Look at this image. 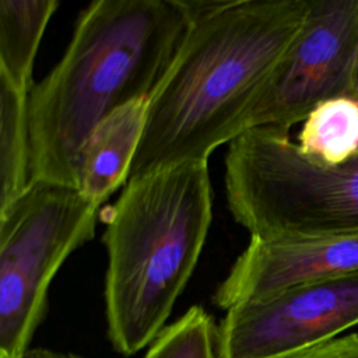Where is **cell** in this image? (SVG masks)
I'll use <instances>...</instances> for the list:
<instances>
[{
  "instance_id": "obj_14",
  "label": "cell",
  "mask_w": 358,
  "mask_h": 358,
  "mask_svg": "<svg viewBox=\"0 0 358 358\" xmlns=\"http://www.w3.org/2000/svg\"><path fill=\"white\" fill-rule=\"evenodd\" d=\"M289 358H358V333L340 336Z\"/></svg>"
},
{
  "instance_id": "obj_2",
  "label": "cell",
  "mask_w": 358,
  "mask_h": 358,
  "mask_svg": "<svg viewBox=\"0 0 358 358\" xmlns=\"http://www.w3.org/2000/svg\"><path fill=\"white\" fill-rule=\"evenodd\" d=\"M185 0H96L29 94L31 182L78 189L84 147L119 106L148 96L187 27Z\"/></svg>"
},
{
  "instance_id": "obj_4",
  "label": "cell",
  "mask_w": 358,
  "mask_h": 358,
  "mask_svg": "<svg viewBox=\"0 0 358 358\" xmlns=\"http://www.w3.org/2000/svg\"><path fill=\"white\" fill-rule=\"evenodd\" d=\"M289 131L253 127L228 144V208L250 238L358 234V154L326 166L303 155Z\"/></svg>"
},
{
  "instance_id": "obj_5",
  "label": "cell",
  "mask_w": 358,
  "mask_h": 358,
  "mask_svg": "<svg viewBox=\"0 0 358 358\" xmlns=\"http://www.w3.org/2000/svg\"><path fill=\"white\" fill-rule=\"evenodd\" d=\"M99 208L78 189L31 182L0 213V358H22L32 348L50 282L94 238Z\"/></svg>"
},
{
  "instance_id": "obj_7",
  "label": "cell",
  "mask_w": 358,
  "mask_h": 358,
  "mask_svg": "<svg viewBox=\"0 0 358 358\" xmlns=\"http://www.w3.org/2000/svg\"><path fill=\"white\" fill-rule=\"evenodd\" d=\"M221 358H289L358 326V271L301 284L225 310Z\"/></svg>"
},
{
  "instance_id": "obj_9",
  "label": "cell",
  "mask_w": 358,
  "mask_h": 358,
  "mask_svg": "<svg viewBox=\"0 0 358 358\" xmlns=\"http://www.w3.org/2000/svg\"><path fill=\"white\" fill-rule=\"evenodd\" d=\"M147 99H133L105 116L84 147L78 190L98 207L129 180L145 126Z\"/></svg>"
},
{
  "instance_id": "obj_11",
  "label": "cell",
  "mask_w": 358,
  "mask_h": 358,
  "mask_svg": "<svg viewBox=\"0 0 358 358\" xmlns=\"http://www.w3.org/2000/svg\"><path fill=\"white\" fill-rule=\"evenodd\" d=\"M296 145L326 166L350 161L358 154V99L347 95L317 105L303 120Z\"/></svg>"
},
{
  "instance_id": "obj_8",
  "label": "cell",
  "mask_w": 358,
  "mask_h": 358,
  "mask_svg": "<svg viewBox=\"0 0 358 358\" xmlns=\"http://www.w3.org/2000/svg\"><path fill=\"white\" fill-rule=\"evenodd\" d=\"M358 271V234L301 239L250 238L213 301L224 310L280 291Z\"/></svg>"
},
{
  "instance_id": "obj_15",
  "label": "cell",
  "mask_w": 358,
  "mask_h": 358,
  "mask_svg": "<svg viewBox=\"0 0 358 358\" xmlns=\"http://www.w3.org/2000/svg\"><path fill=\"white\" fill-rule=\"evenodd\" d=\"M22 358H84V357L73 352H62V351L36 347V348H29Z\"/></svg>"
},
{
  "instance_id": "obj_10",
  "label": "cell",
  "mask_w": 358,
  "mask_h": 358,
  "mask_svg": "<svg viewBox=\"0 0 358 358\" xmlns=\"http://www.w3.org/2000/svg\"><path fill=\"white\" fill-rule=\"evenodd\" d=\"M56 0H0V80L31 94L35 57Z\"/></svg>"
},
{
  "instance_id": "obj_6",
  "label": "cell",
  "mask_w": 358,
  "mask_h": 358,
  "mask_svg": "<svg viewBox=\"0 0 358 358\" xmlns=\"http://www.w3.org/2000/svg\"><path fill=\"white\" fill-rule=\"evenodd\" d=\"M308 1L305 22L252 109L246 130L267 126L289 131L322 102L352 96L358 0Z\"/></svg>"
},
{
  "instance_id": "obj_12",
  "label": "cell",
  "mask_w": 358,
  "mask_h": 358,
  "mask_svg": "<svg viewBox=\"0 0 358 358\" xmlns=\"http://www.w3.org/2000/svg\"><path fill=\"white\" fill-rule=\"evenodd\" d=\"M28 102L29 94L0 80V213L31 183Z\"/></svg>"
},
{
  "instance_id": "obj_3",
  "label": "cell",
  "mask_w": 358,
  "mask_h": 358,
  "mask_svg": "<svg viewBox=\"0 0 358 358\" xmlns=\"http://www.w3.org/2000/svg\"><path fill=\"white\" fill-rule=\"evenodd\" d=\"M102 213L108 337L130 357L165 329L200 259L213 220L208 164L190 161L130 179Z\"/></svg>"
},
{
  "instance_id": "obj_16",
  "label": "cell",
  "mask_w": 358,
  "mask_h": 358,
  "mask_svg": "<svg viewBox=\"0 0 358 358\" xmlns=\"http://www.w3.org/2000/svg\"><path fill=\"white\" fill-rule=\"evenodd\" d=\"M352 96L358 99V56H357V66H355V77H354V88H352Z\"/></svg>"
},
{
  "instance_id": "obj_13",
  "label": "cell",
  "mask_w": 358,
  "mask_h": 358,
  "mask_svg": "<svg viewBox=\"0 0 358 358\" xmlns=\"http://www.w3.org/2000/svg\"><path fill=\"white\" fill-rule=\"evenodd\" d=\"M144 358H221L218 324L204 308L192 306L165 326Z\"/></svg>"
},
{
  "instance_id": "obj_1",
  "label": "cell",
  "mask_w": 358,
  "mask_h": 358,
  "mask_svg": "<svg viewBox=\"0 0 358 358\" xmlns=\"http://www.w3.org/2000/svg\"><path fill=\"white\" fill-rule=\"evenodd\" d=\"M185 1L190 24L148 95L129 180L207 161L242 134L309 8L308 0Z\"/></svg>"
}]
</instances>
